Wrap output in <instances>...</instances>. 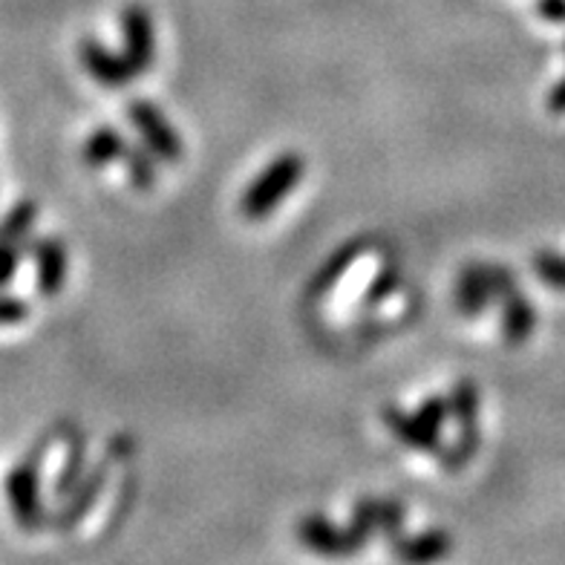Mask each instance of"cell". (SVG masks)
Listing matches in <instances>:
<instances>
[{"instance_id":"obj_1","label":"cell","mask_w":565,"mask_h":565,"mask_svg":"<svg viewBox=\"0 0 565 565\" xmlns=\"http://www.w3.org/2000/svg\"><path fill=\"white\" fill-rule=\"evenodd\" d=\"M303 157L300 153H280V157H275L271 162L263 168L257 177L252 179V185L243 191V196H239V211H243V216L246 220H266L271 211L280 205L286 196L298 188V182L303 179Z\"/></svg>"},{"instance_id":"obj_2","label":"cell","mask_w":565,"mask_h":565,"mask_svg":"<svg viewBox=\"0 0 565 565\" xmlns=\"http://www.w3.org/2000/svg\"><path fill=\"white\" fill-rule=\"evenodd\" d=\"M488 271H491V291L493 300L502 309V318H499V327H502V341L508 347H522L534 335L536 329V309L520 289V280L516 275H511L505 266H497V263H488Z\"/></svg>"},{"instance_id":"obj_3","label":"cell","mask_w":565,"mask_h":565,"mask_svg":"<svg viewBox=\"0 0 565 565\" xmlns=\"http://www.w3.org/2000/svg\"><path fill=\"white\" fill-rule=\"evenodd\" d=\"M370 531L350 522V525H335L323 513H306L298 520V540L315 554L323 557H352L358 551H364L370 543Z\"/></svg>"},{"instance_id":"obj_4","label":"cell","mask_w":565,"mask_h":565,"mask_svg":"<svg viewBox=\"0 0 565 565\" xmlns=\"http://www.w3.org/2000/svg\"><path fill=\"white\" fill-rule=\"evenodd\" d=\"M127 119L136 127L139 139L157 153V159H162L168 164H177L179 159L185 157L182 136L177 134V127L171 125V119L150 98H130L127 102Z\"/></svg>"},{"instance_id":"obj_5","label":"cell","mask_w":565,"mask_h":565,"mask_svg":"<svg viewBox=\"0 0 565 565\" xmlns=\"http://www.w3.org/2000/svg\"><path fill=\"white\" fill-rule=\"evenodd\" d=\"M9 508L15 513L18 525L23 531H38L46 525L44 499H41V473H38V461H21L7 473L3 482Z\"/></svg>"},{"instance_id":"obj_6","label":"cell","mask_w":565,"mask_h":565,"mask_svg":"<svg viewBox=\"0 0 565 565\" xmlns=\"http://www.w3.org/2000/svg\"><path fill=\"white\" fill-rule=\"evenodd\" d=\"M121 53H125L127 64L134 67L136 75H145L157 64V30H153V18L145 7L130 3L121 9Z\"/></svg>"},{"instance_id":"obj_7","label":"cell","mask_w":565,"mask_h":565,"mask_svg":"<svg viewBox=\"0 0 565 565\" xmlns=\"http://www.w3.org/2000/svg\"><path fill=\"white\" fill-rule=\"evenodd\" d=\"M78 58H82L89 78L107 89H121L136 78L125 53H113L110 46L102 44L98 38H82L78 41Z\"/></svg>"},{"instance_id":"obj_8","label":"cell","mask_w":565,"mask_h":565,"mask_svg":"<svg viewBox=\"0 0 565 565\" xmlns=\"http://www.w3.org/2000/svg\"><path fill=\"white\" fill-rule=\"evenodd\" d=\"M105 484H107V465L87 468L82 482L75 484L73 491L61 499V508L53 513L55 529L58 531L75 529V525H78V522H82L93 508H96V502L102 499V493H105Z\"/></svg>"},{"instance_id":"obj_9","label":"cell","mask_w":565,"mask_h":565,"mask_svg":"<svg viewBox=\"0 0 565 565\" xmlns=\"http://www.w3.org/2000/svg\"><path fill=\"white\" fill-rule=\"evenodd\" d=\"M381 418H384V427H387L395 439L402 441V445H407L409 450L427 454V456L441 454V447H445L441 433L427 427L416 413H407V409H398V407H384Z\"/></svg>"},{"instance_id":"obj_10","label":"cell","mask_w":565,"mask_h":565,"mask_svg":"<svg viewBox=\"0 0 565 565\" xmlns=\"http://www.w3.org/2000/svg\"><path fill=\"white\" fill-rule=\"evenodd\" d=\"M35 254V277L41 298H55L67 282V246L61 237H41L32 246Z\"/></svg>"},{"instance_id":"obj_11","label":"cell","mask_w":565,"mask_h":565,"mask_svg":"<svg viewBox=\"0 0 565 565\" xmlns=\"http://www.w3.org/2000/svg\"><path fill=\"white\" fill-rule=\"evenodd\" d=\"M404 516H407V508H404L402 502H395V499L364 497L352 505L350 522L366 529L370 534L379 531V534H384L387 540H393V536L404 534Z\"/></svg>"},{"instance_id":"obj_12","label":"cell","mask_w":565,"mask_h":565,"mask_svg":"<svg viewBox=\"0 0 565 565\" xmlns=\"http://www.w3.org/2000/svg\"><path fill=\"white\" fill-rule=\"evenodd\" d=\"M493 291H491V271H488V263H470L459 271V280H456V309H459L465 318L477 320L482 318L484 309L491 306Z\"/></svg>"},{"instance_id":"obj_13","label":"cell","mask_w":565,"mask_h":565,"mask_svg":"<svg viewBox=\"0 0 565 565\" xmlns=\"http://www.w3.org/2000/svg\"><path fill=\"white\" fill-rule=\"evenodd\" d=\"M454 548V540L447 531H422V534H398L390 540V551L393 557H398L402 563H433V559H441L450 554Z\"/></svg>"},{"instance_id":"obj_14","label":"cell","mask_w":565,"mask_h":565,"mask_svg":"<svg viewBox=\"0 0 565 565\" xmlns=\"http://www.w3.org/2000/svg\"><path fill=\"white\" fill-rule=\"evenodd\" d=\"M364 254H366L364 239H352V243L338 248V252L318 268V275L312 277V286H309L312 291H309V295H312V298H323L329 289H335L338 282L343 280V275H347V271H350V268L364 257Z\"/></svg>"},{"instance_id":"obj_15","label":"cell","mask_w":565,"mask_h":565,"mask_svg":"<svg viewBox=\"0 0 565 565\" xmlns=\"http://www.w3.org/2000/svg\"><path fill=\"white\" fill-rule=\"evenodd\" d=\"M127 148V139L116 130V127L105 125V127H96L93 134L87 136L82 148V157L89 168H107L113 164L116 159H121Z\"/></svg>"},{"instance_id":"obj_16","label":"cell","mask_w":565,"mask_h":565,"mask_svg":"<svg viewBox=\"0 0 565 565\" xmlns=\"http://www.w3.org/2000/svg\"><path fill=\"white\" fill-rule=\"evenodd\" d=\"M450 416L459 433H479V387L470 379H459L450 390Z\"/></svg>"},{"instance_id":"obj_17","label":"cell","mask_w":565,"mask_h":565,"mask_svg":"<svg viewBox=\"0 0 565 565\" xmlns=\"http://www.w3.org/2000/svg\"><path fill=\"white\" fill-rule=\"evenodd\" d=\"M121 162H125L127 179L134 182V188L139 191H150L157 185V153L141 141V145H130L127 141L125 153H121Z\"/></svg>"},{"instance_id":"obj_18","label":"cell","mask_w":565,"mask_h":565,"mask_svg":"<svg viewBox=\"0 0 565 565\" xmlns=\"http://www.w3.org/2000/svg\"><path fill=\"white\" fill-rule=\"evenodd\" d=\"M38 223V202L32 200H21L15 202L12 209L3 214L0 220V243H21L30 237L32 231H35Z\"/></svg>"},{"instance_id":"obj_19","label":"cell","mask_w":565,"mask_h":565,"mask_svg":"<svg viewBox=\"0 0 565 565\" xmlns=\"http://www.w3.org/2000/svg\"><path fill=\"white\" fill-rule=\"evenodd\" d=\"M84 473H87V447H84V439L78 436V439L67 447V459H64V465H61V473L53 484L55 497L58 499L67 497L75 484L82 482Z\"/></svg>"},{"instance_id":"obj_20","label":"cell","mask_w":565,"mask_h":565,"mask_svg":"<svg viewBox=\"0 0 565 565\" xmlns=\"http://www.w3.org/2000/svg\"><path fill=\"white\" fill-rule=\"evenodd\" d=\"M398 286H402V271H398V268L395 266L379 268L375 277L370 280V286L364 289V295H361V306H364V309H372V306L384 303L390 295H395Z\"/></svg>"},{"instance_id":"obj_21","label":"cell","mask_w":565,"mask_h":565,"mask_svg":"<svg viewBox=\"0 0 565 565\" xmlns=\"http://www.w3.org/2000/svg\"><path fill=\"white\" fill-rule=\"evenodd\" d=\"M479 441H482L479 439V433H459L450 445L441 447L439 461L447 470H461L465 465L473 461V456H477L479 450Z\"/></svg>"},{"instance_id":"obj_22","label":"cell","mask_w":565,"mask_h":565,"mask_svg":"<svg viewBox=\"0 0 565 565\" xmlns=\"http://www.w3.org/2000/svg\"><path fill=\"white\" fill-rule=\"evenodd\" d=\"M534 275L554 291H565V254L557 252H540L531 260Z\"/></svg>"},{"instance_id":"obj_23","label":"cell","mask_w":565,"mask_h":565,"mask_svg":"<svg viewBox=\"0 0 565 565\" xmlns=\"http://www.w3.org/2000/svg\"><path fill=\"white\" fill-rule=\"evenodd\" d=\"M416 416L422 418L427 427H433V430H445V424L450 422V398H445V395H430V398H424L422 404H418Z\"/></svg>"},{"instance_id":"obj_24","label":"cell","mask_w":565,"mask_h":565,"mask_svg":"<svg viewBox=\"0 0 565 565\" xmlns=\"http://www.w3.org/2000/svg\"><path fill=\"white\" fill-rule=\"evenodd\" d=\"M30 318V303L18 295H0V327H12Z\"/></svg>"},{"instance_id":"obj_25","label":"cell","mask_w":565,"mask_h":565,"mask_svg":"<svg viewBox=\"0 0 565 565\" xmlns=\"http://www.w3.org/2000/svg\"><path fill=\"white\" fill-rule=\"evenodd\" d=\"M21 257H23L21 243H0V289H3V286L18 275Z\"/></svg>"},{"instance_id":"obj_26","label":"cell","mask_w":565,"mask_h":565,"mask_svg":"<svg viewBox=\"0 0 565 565\" xmlns=\"http://www.w3.org/2000/svg\"><path fill=\"white\" fill-rule=\"evenodd\" d=\"M536 15L548 23H565V0H536Z\"/></svg>"},{"instance_id":"obj_27","label":"cell","mask_w":565,"mask_h":565,"mask_svg":"<svg viewBox=\"0 0 565 565\" xmlns=\"http://www.w3.org/2000/svg\"><path fill=\"white\" fill-rule=\"evenodd\" d=\"M545 107H548V113H554V116H565V75L548 89Z\"/></svg>"}]
</instances>
